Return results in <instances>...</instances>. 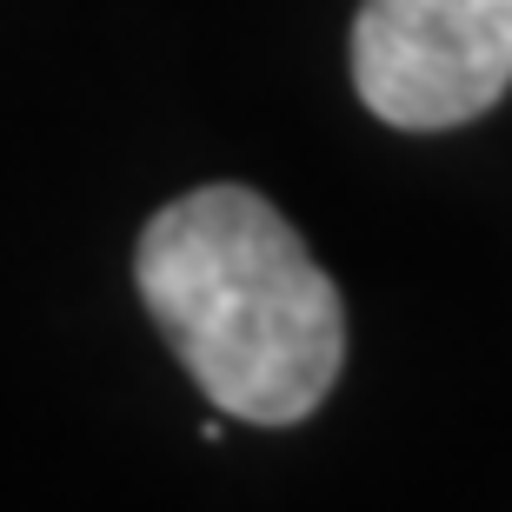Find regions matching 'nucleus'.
<instances>
[{
    "mask_svg": "<svg viewBox=\"0 0 512 512\" xmlns=\"http://www.w3.org/2000/svg\"><path fill=\"white\" fill-rule=\"evenodd\" d=\"M133 286L213 413L300 426L340 386V286L306 253L293 220L253 187L220 180L167 200L140 227Z\"/></svg>",
    "mask_w": 512,
    "mask_h": 512,
    "instance_id": "1",
    "label": "nucleus"
},
{
    "mask_svg": "<svg viewBox=\"0 0 512 512\" xmlns=\"http://www.w3.org/2000/svg\"><path fill=\"white\" fill-rule=\"evenodd\" d=\"M353 87L406 133L479 120L512 87V0H360Z\"/></svg>",
    "mask_w": 512,
    "mask_h": 512,
    "instance_id": "2",
    "label": "nucleus"
}]
</instances>
